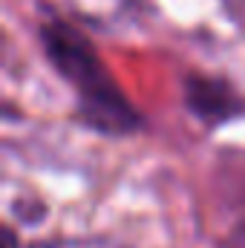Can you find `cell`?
Segmentation results:
<instances>
[{
  "label": "cell",
  "instance_id": "2",
  "mask_svg": "<svg viewBox=\"0 0 245 248\" xmlns=\"http://www.w3.org/2000/svg\"><path fill=\"white\" fill-rule=\"evenodd\" d=\"M49 248H92V246H78V243H63V246H49Z\"/></svg>",
  "mask_w": 245,
  "mask_h": 248
},
{
  "label": "cell",
  "instance_id": "1",
  "mask_svg": "<svg viewBox=\"0 0 245 248\" xmlns=\"http://www.w3.org/2000/svg\"><path fill=\"white\" fill-rule=\"evenodd\" d=\"M44 49L55 69L66 78V84L78 95V107L87 116V122L104 133H130L138 127V116L124 98L119 84L107 72L98 52L90 46V41L75 32L66 23H46L44 32Z\"/></svg>",
  "mask_w": 245,
  "mask_h": 248
}]
</instances>
